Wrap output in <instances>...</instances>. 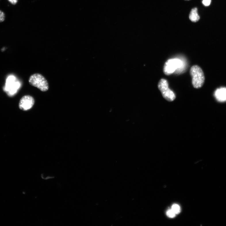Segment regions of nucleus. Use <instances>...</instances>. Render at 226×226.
<instances>
[{
	"instance_id": "nucleus-1",
	"label": "nucleus",
	"mask_w": 226,
	"mask_h": 226,
	"mask_svg": "<svg viewBox=\"0 0 226 226\" xmlns=\"http://www.w3.org/2000/svg\"><path fill=\"white\" fill-rule=\"evenodd\" d=\"M190 74L192 78L193 87L196 89L202 87L205 80L204 72L202 68L197 65H194L191 68Z\"/></svg>"
},
{
	"instance_id": "nucleus-2",
	"label": "nucleus",
	"mask_w": 226,
	"mask_h": 226,
	"mask_svg": "<svg viewBox=\"0 0 226 226\" xmlns=\"http://www.w3.org/2000/svg\"><path fill=\"white\" fill-rule=\"evenodd\" d=\"M20 86L21 84L16 76L11 75L6 78L4 90L9 96H13L17 93Z\"/></svg>"
},
{
	"instance_id": "nucleus-3",
	"label": "nucleus",
	"mask_w": 226,
	"mask_h": 226,
	"mask_svg": "<svg viewBox=\"0 0 226 226\" xmlns=\"http://www.w3.org/2000/svg\"><path fill=\"white\" fill-rule=\"evenodd\" d=\"M29 82L30 85L42 91H46L49 89V84L47 80L40 74H35L31 75Z\"/></svg>"
},
{
	"instance_id": "nucleus-4",
	"label": "nucleus",
	"mask_w": 226,
	"mask_h": 226,
	"mask_svg": "<svg viewBox=\"0 0 226 226\" xmlns=\"http://www.w3.org/2000/svg\"><path fill=\"white\" fill-rule=\"evenodd\" d=\"M158 87L163 98L167 101L172 102L176 99V95L169 87L168 82L164 78H161L159 82Z\"/></svg>"
},
{
	"instance_id": "nucleus-5",
	"label": "nucleus",
	"mask_w": 226,
	"mask_h": 226,
	"mask_svg": "<svg viewBox=\"0 0 226 226\" xmlns=\"http://www.w3.org/2000/svg\"><path fill=\"white\" fill-rule=\"evenodd\" d=\"M181 61L177 59H170L168 60L164 64L163 72L165 74L169 75L173 73L177 68L182 66Z\"/></svg>"
},
{
	"instance_id": "nucleus-6",
	"label": "nucleus",
	"mask_w": 226,
	"mask_h": 226,
	"mask_svg": "<svg viewBox=\"0 0 226 226\" xmlns=\"http://www.w3.org/2000/svg\"><path fill=\"white\" fill-rule=\"evenodd\" d=\"M34 104V98L30 95H25L20 100L19 108L23 110H27L31 108Z\"/></svg>"
},
{
	"instance_id": "nucleus-7",
	"label": "nucleus",
	"mask_w": 226,
	"mask_h": 226,
	"mask_svg": "<svg viewBox=\"0 0 226 226\" xmlns=\"http://www.w3.org/2000/svg\"><path fill=\"white\" fill-rule=\"evenodd\" d=\"M214 95L219 101L222 102L226 101V88L218 89L215 92Z\"/></svg>"
},
{
	"instance_id": "nucleus-8",
	"label": "nucleus",
	"mask_w": 226,
	"mask_h": 226,
	"mask_svg": "<svg viewBox=\"0 0 226 226\" xmlns=\"http://www.w3.org/2000/svg\"><path fill=\"white\" fill-rule=\"evenodd\" d=\"M189 19L191 21L194 22H196L200 19V16L198 14V9L195 8L191 10L189 16Z\"/></svg>"
},
{
	"instance_id": "nucleus-9",
	"label": "nucleus",
	"mask_w": 226,
	"mask_h": 226,
	"mask_svg": "<svg viewBox=\"0 0 226 226\" xmlns=\"http://www.w3.org/2000/svg\"><path fill=\"white\" fill-rule=\"evenodd\" d=\"M172 210L176 214H179L181 212V208L179 205L174 204L172 205Z\"/></svg>"
},
{
	"instance_id": "nucleus-10",
	"label": "nucleus",
	"mask_w": 226,
	"mask_h": 226,
	"mask_svg": "<svg viewBox=\"0 0 226 226\" xmlns=\"http://www.w3.org/2000/svg\"><path fill=\"white\" fill-rule=\"evenodd\" d=\"M167 216L170 218H173L175 217L176 214L172 210H169L166 212Z\"/></svg>"
},
{
	"instance_id": "nucleus-11",
	"label": "nucleus",
	"mask_w": 226,
	"mask_h": 226,
	"mask_svg": "<svg viewBox=\"0 0 226 226\" xmlns=\"http://www.w3.org/2000/svg\"><path fill=\"white\" fill-rule=\"evenodd\" d=\"M5 16L4 12L0 10V22H2L5 20Z\"/></svg>"
},
{
	"instance_id": "nucleus-12",
	"label": "nucleus",
	"mask_w": 226,
	"mask_h": 226,
	"mask_svg": "<svg viewBox=\"0 0 226 226\" xmlns=\"http://www.w3.org/2000/svg\"><path fill=\"white\" fill-rule=\"evenodd\" d=\"M211 3V0H203L202 1L203 4L206 6H209Z\"/></svg>"
},
{
	"instance_id": "nucleus-13",
	"label": "nucleus",
	"mask_w": 226,
	"mask_h": 226,
	"mask_svg": "<svg viewBox=\"0 0 226 226\" xmlns=\"http://www.w3.org/2000/svg\"><path fill=\"white\" fill-rule=\"evenodd\" d=\"M8 1L13 5H16L18 2V0H8Z\"/></svg>"
},
{
	"instance_id": "nucleus-14",
	"label": "nucleus",
	"mask_w": 226,
	"mask_h": 226,
	"mask_svg": "<svg viewBox=\"0 0 226 226\" xmlns=\"http://www.w3.org/2000/svg\"><path fill=\"white\" fill-rule=\"evenodd\" d=\"M185 1H189V0H185Z\"/></svg>"
}]
</instances>
